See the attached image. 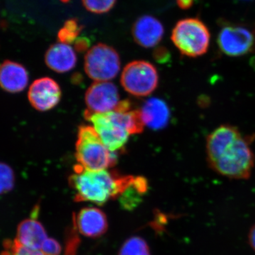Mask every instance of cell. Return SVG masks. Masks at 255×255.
<instances>
[{
  "mask_svg": "<svg viewBox=\"0 0 255 255\" xmlns=\"http://www.w3.org/2000/svg\"><path fill=\"white\" fill-rule=\"evenodd\" d=\"M254 139L255 135H244L235 126H219L206 137V159L210 168L230 179H249L255 164L251 148Z\"/></svg>",
  "mask_w": 255,
  "mask_h": 255,
  "instance_id": "6da1fadb",
  "label": "cell"
},
{
  "mask_svg": "<svg viewBox=\"0 0 255 255\" xmlns=\"http://www.w3.org/2000/svg\"><path fill=\"white\" fill-rule=\"evenodd\" d=\"M134 179L133 176L122 175L116 171H87L76 165L69 184L75 192V201L103 205L111 199H119Z\"/></svg>",
  "mask_w": 255,
  "mask_h": 255,
  "instance_id": "7a4b0ae2",
  "label": "cell"
},
{
  "mask_svg": "<svg viewBox=\"0 0 255 255\" xmlns=\"http://www.w3.org/2000/svg\"><path fill=\"white\" fill-rule=\"evenodd\" d=\"M85 117L92 124L109 150L117 152L127 143L128 137L143 130L140 111L133 110L129 101L123 100L118 108L105 114H94L86 110Z\"/></svg>",
  "mask_w": 255,
  "mask_h": 255,
  "instance_id": "3957f363",
  "label": "cell"
},
{
  "mask_svg": "<svg viewBox=\"0 0 255 255\" xmlns=\"http://www.w3.org/2000/svg\"><path fill=\"white\" fill-rule=\"evenodd\" d=\"M75 147L77 166L85 170H105L117 164L116 152L109 150L92 126L80 127Z\"/></svg>",
  "mask_w": 255,
  "mask_h": 255,
  "instance_id": "277c9868",
  "label": "cell"
},
{
  "mask_svg": "<svg viewBox=\"0 0 255 255\" xmlns=\"http://www.w3.org/2000/svg\"><path fill=\"white\" fill-rule=\"evenodd\" d=\"M171 38L181 54L195 58L207 53L211 33L205 23L199 18H187L178 21Z\"/></svg>",
  "mask_w": 255,
  "mask_h": 255,
  "instance_id": "5b68a950",
  "label": "cell"
},
{
  "mask_svg": "<svg viewBox=\"0 0 255 255\" xmlns=\"http://www.w3.org/2000/svg\"><path fill=\"white\" fill-rule=\"evenodd\" d=\"M157 69L145 60H135L126 65L121 76L124 90L134 97L150 95L158 86Z\"/></svg>",
  "mask_w": 255,
  "mask_h": 255,
  "instance_id": "8992f818",
  "label": "cell"
},
{
  "mask_svg": "<svg viewBox=\"0 0 255 255\" xmlns=\"http://www.w3.org/2000/svg\"><path fill=\"white\" fill-rule=\"evenodd\" d=\"M120 70L119 53L108 45L98 43L85 55V73L95 82H110L118 75Z\"/></svg>",
  "mask_w": 255,
  "mask_h": 255,
  "instance_id": "52a82bcc",
  "label": "cell"
},
{
  "mask_svg": "<svg viewBox=\"0 0 255 255\" xmlns=\"http://www.w3.org/2000/svg\"><path fill=\"white\" fill-rule=\"evenodd\" d=\"M220 51L228 57H242L255 53V29L245 25L228 24L217 37Z\"/></svg>",
  "mask_w": 255,
  "mask_h": 255,
  "instance_id": "ba28073f",
  "label": "cell"
},
{
  "mask_svg": "<svg viewBox=\"0 0 255 255\" xmlns=\"http://www.w3.org/2000/svg\"><path fill=\"white\" fill-rule=\"evenodd\" d=\"M121 102L118 88L111 82H95L85 93L87 110L91 113L113 112Z\"/></svg>",
  "mask_w": 255,
  "mask_h": 255,
  "instance_id": "9c48e42d",
  "label": "cell"
},
{
  "mask_svg": "<svg viewBox=\"0 0 255 255\" xmlns=\"http://www.w3.org/2000/svg\"><path fill=\"white\" fill-rule=\"evenodd\" d=\"M61 96L59 85L50 78L35 80L28 92L30 104L35 110L40 112H46L54 108L59 103Z\"/></svg>",
  "mask_w": 255,
  "mask_h": 255,
  "instance_id": "30bf717a",
  "label": "cell"
},
{
  "mask_svg": "<svg viewBox=\"0 0 255 255\" xmlns=\"http://www.w3.org/2000/svg\"><path fill=\"white\" fill-rule=\"evenodd\" d=\"M73 223L78 232L87 238H97L108 229V220L102 210L95 207L84 208L74 216Z\"/></svg>",
  "mask_w": 255,
  "mask_h": 255,
  "instance_id": "8fae6325",
  "label": "cell"
},
{
  "mask_svg": "<svg viewBox=\"0 0 255 255\" xmlns=\"http://www.w3.org/2000/svg\"><path fill=\"white\" fill-rule=\"evenodd\" d=\"M132 33L137 44L150 48L159 44L164 36V29L162 23L155 16L145 15L134 23Z\"/></svg>",
  "mask_w": 255,
  "mask_h": 255,
  "instance_id": "7c38bea8",
  "label": "cell"
},
{
  "mask_svg": "<svg viewBox=\"0 0 255 255\" xmlns=\"http://www.w3.org/2000/svg\"><path fill=\"white\" fill-rule=\"evenodd\" d=\"M28 73L20 63L6 60L0 65V87L10 93H18L27 87Z\"/></svg>",
  "mask_w": 255,
  "mask_h": 255,
  "instance_id": "4fadbf2b",
  "label": "cell"
},
{
  "mask_svg": "<svg viewBox=\"0 0 255 255\" xmlns=\"http://www.w3.org/2000/svg\"><path fill=\"white\" fill-rule=\"evenodd\" d=\"M47 66L58 73H65L75 68L77 55L73 47L69 43L59 42L47 50L45 55Z\"/></svg>",
  "mask_w": 255,
  "mask_h": 255,
  "instance_id": "5bb4252c",
  "label": "cell"
},
{
  "mask_svg": "<svg viewBox=\"0 0 255 255\" xmlns=\"http://www.w3.org/2000/svg\"><path fill=\"white\" fill-rule=\"evenodd\" d=\"M47 238L46 230L36 219V215L30 219L23 220L18 224L16 240L26 248L40 251Z\"/></svg>",
  "mask_w": 255,
  "mask_h": 255,
  "instance_id": "9a60e30c",
  "label": "cell"
},
{
  "mask_svg": "<svg viewBox=\"0 0 255 255\" xmlns=\"http://www.w3.org/2000/svg\"><path fill=\"white\" fill-rule=\"evenodd\" d=\"M140 112L144 125L153 130L164 128L170 119L168 106L158 98H150L146 101Z\"/></svg>",
  "mask_w": 255,
  "mask_h": 255,
  "instance_id": "2e32d148",
  "label": "cell"
},
{
  "mask_svg": "<svg viewBox=\"0 0 255 255\" xmlns=\"http://www.w3.org/2000/svg\"><path fill=\"white\" fill-rule=\"evenodd\" d=\"M147 191V182L144 177H135L133 182L119 198L124 209L132 210L141 202Z\"/></svg>",
  "mask_w": 255,
  "mask_h": 255,
  "instance_id": "e0dca14e",
  "label": "cell"
},
{
  "mask_svg": "<svg viewBox=\"0 0 255 255\" xmlns=\"http://www.w3.org/2000/svg\"><path fill=\"white\" fill-rule=\"evenodd\" d=\"M119 255H151L150 248L143 238L134 236L128 238L119 251Z\"/></svg>",
  "mask_w": 255,
  "mask_h": 255,
  "instance_id": "ac0fdd59",
  "label": "cell"
},
{
  "mask_svg": "<svg viewBox=\"0 0 255 255\" xmlns=\"http://www.w3.org/2000/svg\"><path fill=\"white\" fill-rule=\"evenodd\" d=\"M0 255H43L40 251H34L22 246L16 239L5 240L3 243V251Z\"/></svg>",
  "mask_w": 255,
  "mask_h": 255,
  "instance_id": "d6986e66",
  "label": "cell"
},
{
  "mask_svg": "<svg viewBox=\"0 0 255 255\" xmlns=\"http://www.w3.org/2000/svg\"><path fill=\"white\" fill-rule=\"evenodd\" d=\"M14 171L8 164L0 162V195L12 190L14 187Z\"/></svg>",
  "mask_w": 255,
  "mask_h": 255,
  "instance_id": "ffe728a7",
  "label": "cell"
},
{
  "mask_svg": "<svg viewBox=\"0 0 255 255\" xmlns=\"http://www.w3.org/2000/svg\"><path fill=\"white\" fill-rule=\"evenodd\" d=\"M116 1L117 0H82L85 7L95 14L108 12L113 8Z\"/></svg>",
  "mask_w": 255,
  "mask_h": 255,
  "instance_id": "44dd1931",
  "label": "cell"
},
{
  "mask_svg": "<svg viewBox=\"0 0 255 255\" xmlns=\"http://www.w3.org/2000/svg\"><path fill=\"white\" fill-rule=\"evenodd\" d=\"M73 228L69 233L67 239L66 248H65V255H77L80 239H79L78 231L73 223Z\"/></svg>",
  "mask_w": 255,
  "mask_h": 255,
  "instance_id": "7402d4cb",
  "label": "cell"
},
{
  "mask_svg": "<svg viewBox=\"0 0 255 255\" xmlns=\"http://www.w3.org/2000/svg\"><path fill=\"white\" fill-rule=\"evenodd\" d=\"M40 251L43 255H60L62 247L56 240L48 238L42 245Z\"/></svg>",
  "mask_w": 255,
  "mask_h": 255,
  "instance_id": "603a6c76",
  "label": "cell"
},
{
  "mask_svg": "<svg viewBox=\"0 0 255 255\" xmlns=\"http://www.w3.org/2000/svg\"><path fill=\"white\" fill-rule=\"evenodd\" d=\"M249 243L251 245V248L255 251V224L251 228L250 231L249 237Z\"/></svg>",
  "mask_w": 255,
  "mask_h": 255,
  "instance_id": "cb8c5ba5",
  "label": "cell"
},
{
  "mask_svg": "<svg viewBox=\"0 0 255 255\" xmlns=\"http://www.w3.org/2000/svg\"><path fill=\"white\" fill-rule=\"evenodd\" d=\"M179 2L182 7L187 8L192 4V0H179Z\"/></svg>",
  "mask_w": 255,
  "mask_h": 255,
  "instance_id": "d4e9b609",
  "label": "cell"
},
{
  "mask_svg": "<svg viewBox=\"0 0 255 255\" xmlns=\"http://www.w3.org/2000/svg\"><path fill=\"white\" fill-rule=\"evenodd\" d=\"M243 1H250V0H243Z\"/></svg>",
  "mask_w": 255,
  "mask_h": 255,
  "instance_id": "484cf974",
  "label": "cell"
}]
</instances>
